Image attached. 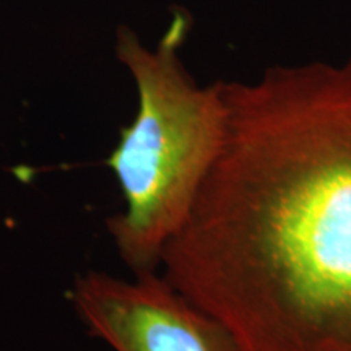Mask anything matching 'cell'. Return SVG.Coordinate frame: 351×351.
<instances>
[{"label":"cell","mask_w":351,"mask_h":351,"mask_svg":"<svg viewBox=\"0 0 351 351\" xmlns=\"http://www.w3.org/2000/svg\"><path fill=\"white\" fill-rule=\"evenodd\" d=\"M191 29L192 16L178 10L156 46L127 25L114 38L116 59L137 91V112L106 160L124 199L106 226L134 275L160 271L166 245L186 223L225 142L223 80L199 85L181 57Z\"/></svg>","instance_id":"obj_2"},{"label":"cell","mask_w":351,"mask_h":351,"mask_svg":"<svg viewBox=\"0 0 351 351\" xmlns=\"http://www.w3.org/2000/svg\"><path fill=\"white\" fill-rule=\"evenodd\" d=\"M70 302L88 333L114 351H238L230 332L160 271L124 280L90 270L75 278Z\"/></svg>","instance_id":"obj_3"},{"label":"cell","mask_w":351,"mask_h":351,"mask_svg":"<svg viewBox=\"0 0 351 351\" xmlns=\"http://www.w3.org/2000/svg\"><path fill=\"white\" fill-rule=\"evenodd\" d=\"M223 93V148L160 274L238 351H351V54Z\"/></svg>","instance_id":"obj_1"}]
</instances>
